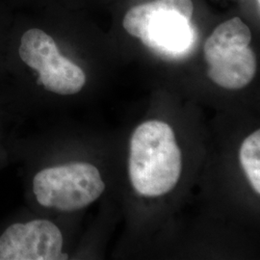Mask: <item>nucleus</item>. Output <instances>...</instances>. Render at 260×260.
<instances>
[{
  "instance_id": "f257e3e1",
  "label": "nucleus",
  "mask_w": 260,
  "mask_h": 260,
  "mask_svg": "<svg viewBox=\"0 0 260 260\" xmlns=\"http://www.w3.org/2000/svg\"><path fill=\"white\" fill-rule=\"evenodd\" d=\"M181 173V152L172 127L149 121L139 125L130 141L129 177L132 186L145 197L167 194Z\"/></svg>"
},
{
  "instance_id": "f03ea898",
  "label": "nucleus",
  "mask_w": 260,
  "mask_h": 260,
  "mask_svg": "<svg viewBox=\"0 0 260 260\" xmlns=\"http://www.w3.org/2000/svg\"><path fill=\"white\" fill-rule=\"evenodd\" d=\"M192 0H155L132 7L122 25L133 37L159 54H184L193 46L195 31L190 23Z\"/></svg>"
},
{
  "instance_id": "7ed1b4c3",
  "label": "nucleus",
  "mask_w": 260,
  "mask_h": 260,
  "mask_svg": "<svg viewBox=\"0 0 260 260\" xmlns=\"http://www.w3.org/2000/svg\"><path fill=\"white\" fill-rule=\"evenodd\" d=\"M105 189L98 168L87 162H71L39 170L31 190L38 205L62 212L83 209Z\"/></svg>"
},
{
  "instance_id": "20e7f679",
  "label": "nucleus",
  "mask_w": 260,
  "mask_h": 260,
  "mask_svg": "<svg viewBox=\"0 0 260 260\" xmlns=\"http://www.w3.org/2000/svg\"><path fill=\"white\" fill-rule=\"evenodd\" d=\"M251 34L239 18L216 28L205 42V58L208 76L228 90H239L251 83L256 73V59L249 47Z\"/></svg>"
},
{
  "instance_id": "39448f33",
  "label": "nucleus",
  "mask_w": 260,
  "mask_h": 260,
  "mask_svg": "<svg viewBox=\"0 0 260 260\" xmlns=\"http://www.w3.org/2000/svg\"><path fill=\"white\" fill-rule=\"evenodd\" d=\"M19 55L23 64L37 73L38 84L47 92L73 95L86 84L83 70L62 55L54 39L41 29L33 28L22 35Z\"/></svg>"
},
{
  "instance_id": "423d86ee",
  "label": "nucleus",
  "mask_w": 260,
  "mask_h": 260,
  "mask_svg": "<svg viewBox=\"0 0 260 260\" xmlns=\"http://www.w3.org/2000/svg\"><path fill=\"white\" fill-rule=\"evenodd\" d=\"M61 230L47 219L17 221L0 233V260H63Z\"/></svg>"
},
{
  "instance_id": "0eeeda50",
  "label": "nucleus",
  "mask_w": 260,
  "mask_h": 260,
  "mask_svg": "<svg viewBox=\"0 0 260 260\" xmlns=\"http://www.w3.org/2000/svg\"><path fill=\"white\" fill-rule=\"evenodd\" d=\"M240 162L253 190L260 194V131L246 138L240 148Z\"/></svg>"
},
{
  "instance_id": "6e6552de",
  "label": "nucleus",
  "mask_w": 260,
  "mask_h": 260,
  "mask_svg": "<svg viewBox=\"0 0 260 260\" xmlns=\"http://www.w3.org/2000/svg\"><path fill=\"white\" fill-rule=\"evenodd\" d=\"M2 153H3V149L0 148V164H1V159L3 158V154Z\"/></svg>"
}]
</instances>
